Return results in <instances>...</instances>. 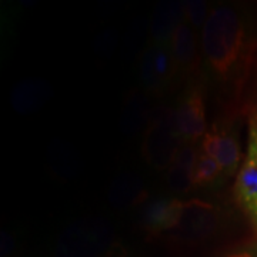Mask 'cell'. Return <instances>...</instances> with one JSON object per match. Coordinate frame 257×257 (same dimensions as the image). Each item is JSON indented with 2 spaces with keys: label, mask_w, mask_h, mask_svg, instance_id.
<instances>
[{
  "label": "cell",
  "mask_w": 257,
  "mask_h": 257,
  "mask_svg": "<svg viewBox=\"0 0 257 257\" xmlns=\"http://www.w3.org/2000/svg\"><path fill=\"white\" fill-rule=\"evenodd\" d=\"M199 37L202 67L223 92L231 93L236 106L253 67L256 47L246 12L229 3L211 8Z\"/></svg>",
  "instance_id": "6da1fadb"
},
{
  "label": "cell",
  "mask_w": 257,
  "mask_h": 257,
  "mask_svg": "<svg viewBox=\"0 0 257 257\" xmlns=\"http://www.w3.org/2000/svg\"><path fill=\"white\" fill-rule=\"evenodd\" d=\"M183 146L176 123L175 107L159 106L147 123L142 153L147 165L156 170H167Z\"/></svg>",
  "instance_id": "7a4b0ae2"
},
{
  "label": "cell",
  "mask_w": 257,
  "mask_h": 257,
  "mask_svg": "<svg viewBox=\"0 0 257 257\" xmlns=\"http://www.w3.org/2000/svg\"><path fill=\"white\" fill-rule=\"evenodd\" d=\"M234 200L257 236V104L247 106V143L233 186Z\"/></svg>",
  "instance_id": "3957f363"
},
{
  "label": "cell",
  "mask_w": 257,
  "mask_h": 257,
  "mask_svg": "<svg viewBox=\"0 0 257 257\" xmlns=\"http://www.w3.org/2000/svg\"><path fill=\"white\" fill-rule=\"evenodd\" d=\"M113 233L101 219H84L67 226L57 241L60 257H96L110 247Z\"/></svg>",
  "instance_id": "277c9868"
},
{
  "label": "cell",
  "mask_w": 257,
  "mask_h": 257,
  "mask_svg": "<svg viewBox=\"0 0 257 257\" xmlns=\"http://www.w3.org/2000/svg\"><path fill=\"white\" fill-rule=\"evenodd\" d=\"M177 130L183 145H196L207 133L206 90L199 77H192L180 94L175 107Z\"/></svg>",
  "instance_id": "5b68a950"
},
{
  "label": "cell",
  "mask_w": 257,
  "mask_h": 257,
  "mask_svg": "<svg viewBox=\"0 0 257 257\" xmlns=\"http://www.w3.org/2000/svg\"><path fill=\"white\" fill-rule=\"evenodd\" d=\"M139 77L143 89L150 94L167 93L179 77L169 43L149 42L140 56Z\"/></svg>",
  "instance_id": "8992f818"
},
{
  "label": "cell",
  "mask_w": 257,
  "mask_h": 257,
  "mask_svg": "<svg viewBox=\"0 0 257 257\" xmlns=\"http://www.w3.org/2000/svg\"><path fill=\"white\" fill-rule=\"evenodd\" d=\"M200 150L219 162L226 177L234 173L237 175L244 157L241 155L237 128L227 120H219L209 126L207 133L200 142Z\"/></svg>",
  "instance_id": "52a82bcc"
},
{
  "label": "cell",
  "mask_w": 257,
  "mask_h": 257,
  "mask_svg": "<svg viewBox=\"0 0 257 257\" xmlns=\"http://www.w3.org/2000/svg\"><path fill=\"white\" fill-rule=\"evenodd\" d=\"M220 224V210L213 203L192 199L186 202L182 220L172 234L184 241H203L211 237Z\"/></svg>",
  "instance_id": "ba28073f"
},
{
  "label": "cell",
  "mask_w": 257,
  "mask_h": 257,
  "mask_svg": "<svg viewBox=\"0 0 257 257\" xmlns=\"http://www.w3.org/2000/svg\"><path fill=\"white\" fill-rule=\"evenodd\" d=\"M186 202L173 197H159L147 202L140 211V224L149 236L173 233L183 216Z\"/></svg>",
  "instance_id": "9c48e42d"
},
{
  "label": "cell",
  "mask_w": 257,
  "mask_h": 257,
  "mask_svg": "<svg viewBox=\"0 0 257 257\" xmlns=\"http://www.w3.org/2000/svg\"><path fill=\"white\" fill-rule=\"evenodd\" d=\"M169 46L175 60L177 73L180 76H193L202 69L200 37L190 23L183 20L170 37Z\"/></svg>",
  "instance_id": "30bf717a"
},
{
  "label": "cell",
  "mask_w": 257,
  "mask_h": 257,
  "mask_svg": "<svg viewBox=\"0 0 257 257\" xmlns=\"http://www.w3.org/2000/svg\"><path fill=\"white\" fill-rule=\"evenodd\" d=\"M200 147L186 143L177 152L173 163L167 169V186L173 193H186L193 189V170Z\"/></svg>",
  "instance_id": "8fae6325"
},
{
  "label": "cell",
  "mask_w": 257,
  "mask_h": 257,
  "mask_svg": "<svg viewBox=\"0 0 257 257\" xmlns=\"http://www.w3.org/2000/svg\"><path fill=\"white\" fill-rule=\"evenodd\" d=\"M184 20V3L167 2L159 6L152 20V42L169 43L176 28Z\"/></svg>",
  "instance_id": "7c38bea8"
},
{
  "label": "cell",
  "mask_w": 257,
  "mask_h": 257,
  "mask_svg": "<svg viewBox=\"0 0 257 257\" xmlns=\"http://www.w3.org/2000/svg\"><path fill=\"white\" fill-rule=\"evenodd\" d=\"M49 99V86L42 80H25L12 92V106L19 113H32L40 109Z\"/></svg>",
  "instance_id": "4fadbf2b"
},
{
  "label": "cell",
  "mask_w": 257,
  "mask_h": 257,
  "mask_svg": "<svg viewBox=\"0 0 257 257\" xmlns=\"http://www.w3.org/2000/svg\"><path fill=\"white\" fill-rule=\"evenodd\" d=\"M226 179L223 167L217 160L204 155L202 150L199 153L197 162L193 170V189H202L216 184L221 179Z\"/></svg>",
  "instance_id": "5bb4252c"
},
{
  "label": "cell",
  "mask_w": 257,
  "mask_h": 257,
  "mask_svg": "<svg viewBox=\"0 0 257 257\" xmlns=\"http://www.w3.org/2000/svg\"><path fill=\"white\" fill-rule=\"evenodd\" d=\"M211 8L207 2H186L184 3V20L190 23L196 30H202L209 18Z\"/></svg>",
  "instance_id": "9a60e30c"
},
{
  "label": "cell",
  "mask_w": 257,
  "mask_h": 257,
  "mask_svg": "<svg viewBox=\"0 0 257 257\" xmlns=\"http://www.w3.org/2000/svg\"><path fill=\"white\" fill-rule=\"evenodd\" d=\"M214 257H257V239L226 248Z\"/></svg>",
  "instance_id": "2e32d148"
},
{
  "label": "cell",
  "mask_w": 257,
  "mask_h": 257,
  "mask_svg": "<svg viewBox=\"0 0 257 257\" xmlns=\"http://www.w3.org/2000/svg\"><path fill=\"white\" fill-rule=\"evenodd\" d=\"M253 66H257V40H256V47H254V57H253Z\"/></svg>",
  "instance_id": "e0dca14e"
}]
</instances>
